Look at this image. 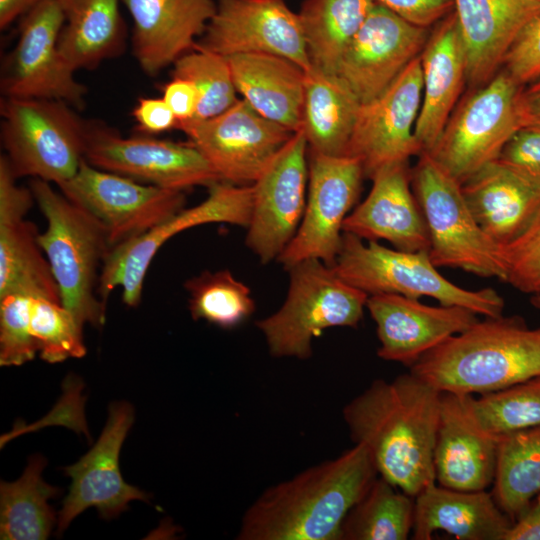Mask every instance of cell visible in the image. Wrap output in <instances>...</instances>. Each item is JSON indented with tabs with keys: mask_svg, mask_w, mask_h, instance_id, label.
<instances>
[{
	"mask_svg": "<svg viewBox=\"0 0 540 540\" xmlns=\"http://www.w3.org/2000/svg\"><path fill=\"white\" fill-rule=\"evenodd\" d=\"M441 397L409 372L375 380L343 408L352 440L368 449L378 474L412 498L436 483Z\"/></svg>",
	"mask_w": 540,
	"mask_h": 540,
	"instance_id": "obj_1",
	"label": "cell"
},
{
	"mask_svg": "<svg viewBox=\"0 0 540 540\" xmlns=\"http://www.w3.org/2000/svg\"><path fill=\"white\" fill-rule=\"evenodd\" d=\"M378 472L361 443L265 489L246 509L238 540H340L342 523Z\"/></svg>",
	"mask_w": 540,
	"mask_h": 540,
	"instance_id": "obj_2",
	"label": "cell"
},
{
	"mask_svg": "<svg viewBox=\"0 0 540 540\" xmlns=\"http://www.w3.org/2000/svg\"><path fill=\"white\" fill-rule=\"evenodd\" d=\"M410 372L440 392L485 394L540 375V327L485 317L424 354Z\"/></svg>",
	"mask_w": 540,
	"mask_h": 540,
	"instance_id": "obj_3",
	"label": "cell"
},
{
	"mask_svg": "<svg viewBox=\"0 0 540 540\" xmlns=\"http://www.w3.org/2000/svg\"><path fill=\"white\" fill-rule=\"evenodd\" d=\"M29 187L47 220L38 234L57 283L61 304L83 328H101L106 305L97 294L103 263L112 249L103 225L85 209L68 199L52 183L32 178Z\"/></svg>",
	"mask_w": 540,
	"mask_h": 540,
	"instance_id": "obj_4",
	"label": "cell"
},
{
	"mask_svg": "<svg viewBox=\"0 0 540 540\" xmlns=\"http://www.w3.org/2000/svg\"><path fill=\"white\" fill-rule=\"evenodd\" d=\"M333 269L345 282L368 295L431 297L441 305L463 307L484 317L502 315L505 306L504 299L492 288L469 290L449 281L431 262L427 251H402L377 241L365 244L349 233H343Z\"/></svg>",
	"mask_w": 540,
	"mask_h": 540,
	"instance_id": "obj_5",
	"label": "cell"
},
{
	"mask_svg": "<svg viewBox=\"0 0 540 540\" xmlns=\"http://www.w3.org/2000/svg\"><path fill=\"white\" fill-rule=\"evenodd\" d=\"M289 289L278 311L256 322L274 357L308 359L325 329L356 328L368 294L341 279L333 267L308 259L288 269Z\"/></svg>",
	"mask_w": 540,
	"mask_h": 540,
	"instance_id": "obj_6",
	"label": "cell"
},
{
	"mask_svg": "<svg viewBox=\"0 0 540 540\" xmlns=\"http://www.w3.org/2000/svg\"><path fill=\"white\" fill-rule=\"evenodd\" d=\"M1 143L17 178L56 186L71 179L84 160L88 122L66 102L39 98L1 100Z\"/></svg>",
	"mask_w": 540,
	"mask_h": 540,
	"instance_id": "obj_7",
	"label": "cell"
},
{
	"mask_svg": "<svg viewBox=\"0 0 540 540\" xmlns=\"http://www.w3.org/2000/svg\"><path fill=\"white\" fill-rule=\"evenodd\" d=\"M419 156L411 170V185L427 224L431 262L437 268L505 281L500 245L476 221L461 184L427 152Z\"/></svg>",
	"mask_w": 540,
	"mask_h": 540,
	"instance_id": "obj_8",
	"label": "cell"
},
{
	"mask_svg": "<svg viewBox=\"0 0 540 540\" xmlns=\"http://www.w3.org/2000/svg\"><path fill=\"white\" fill-rule=\"evenodd\" d=\"M518 84L504 69L474 88L454 111L434 147L427 152L461 185L499 158L521 127Z\"/></svg>",
	"mask_w": 540,
	"mask_h": 540,
	"instance_id": "obj_9",
	"label": "cell"
},
{
	"mask_svg": "<svg viewBox=\"0 0 540 540\" xmlns=\"http://www.w3.org/2000/svg\"><path fill=\"white\" fill-rule=\"evenodd\" d=\"M208 188V196L201 203L183 208L145 234L111 249L103 263L97 288V294L106 306L116 287H121L125 305L137 307L140 304L144 279L154 256L175 235L209 223L247 228L252 211V185L219 181Z\"/></svg>",
	"mask_w": 540,
	"mask_h": 540,
	"instance_id": "obj_10",
	"label": "cell"
},
{
	"mask_svg": "<svg viewBox=\"0 0 540 540\" xmlns=\"http://www.w3.org/2000/svg\"><path fill=\"white\" fill-rule=\"evenodd\" d=\"M58 189L105 228L112 248L145 234L185 208L184 191L144 184L90 165Z\"/></svg>",
	"mask_w": 540,
	"mask_h": 540,
	"instance_id": "obj_11",
	"label": "cell"
},
{
	"mask_svg": "<svg viewBox=\"0 0 540 540\" xmlns=\"http://www.w3.org/2000/svg\"><path fill=\"white\" fill-rule=\"evenodd\" d=\"M21 18L18 40L1 70L2 95L59 100L83 109L87 87L76 80L58 46L64 16L57 0L42 2Z\"/></svg>",
	"mask_w": 540,
	"mask_h": 540,
	"instance_id": "obj_12",
	"label": "cell"
},
{
	"mask_svg": "<svg viewBox=\"0 0 540 540\" xmlns=\"http://www.w3.org/2000/svg\"><path fill=\"white\" fill-rule=\"evenodd\" d=\"M309 180L300 226L277 259L285 269L308 259L333 267L343 240V222L356 203L365 177L352 156L308 153Z\"/></svg>",
	"mask_w": 540,
	"mask_h": 540,
	"instance_id": "obj_13",
	"label": "cell"
},
{
	"mask_svg": "<svg viewBox=\"0 0 540 540\" xmlns=\"http://www.w3.org/2000/svg\"><path fill=\"white\" fill-rule=\"evenodd\" d=\"M84 159L96 168L173 190L209 187L221 181L190 142L123 137L113 128L95 122H88Z\"/></svg>",
	"mask_w": 540,
	"mask_h": 540,
	"instance_id": "obj_14",
	"label": "cell"
},
{
	"mask_svg": "<svg viewBox=\"0 0 540 540\" xmlns=\"http://www.w3.org/2000/svg\"><path fill=\"white\" fill-rule=\"evenodd\" d=\"M220 180L254 183L295 132L256 112L239 99L225 112L202 121L179 123Z\"/></svg>",
	"mask_w": 540,
	"mask_h": 540,
	"instance_id": "obj_15",
	"label": "cell"
},
{
	"mask_svg": "<svg viewBox=\"0 0 540 540\" xmlns=\"http://www.w3.org/2000/svg\"><path fill=\"white\" fill-rule=\"evenodd\" d=\"M309 146L296 131L252 184L246 245L262 263L277 260L295 236L306 207Z\"/></svg>",
	"mask_w": 540,
	"mask_h": 540,
	"instance_id": "obj_16",
	"label": "cell"
},
{
	"mask_svg": "<svg viewBox=\"0 0 540 540\" xmlns=\"http://www.w3.org/2000/svg\"><path fill=\"white\" fill-rule=\"evenodd\" d=\"M422 89L419 56L383 93L361 105L346 155L361 162L365 177L423 152L415 134Z\"/></svg>",
	"mask_w": 540,
	"mask_h": 540,
	"instance_id": "obj_17",
	"label": "cell"
},
{
	"mask_svg": "<svg viewBox=\"0 0 540 540\" xmlns=\"http://www.w3.org/2000/svg\"><path fill=\"white\" fill-rule=\"evenodd\" d=\"M429 36L428 27L404 19L376 0L344 51L336 75L366 104L421 55Z\"/></svg>",
	"mask_w": 540,
	"mask_h": 540,
	"instance_id": "obj_18",
	"label": "cell"
},
{
	"mask_svg": "<svg viewBox=\"0 0 540 540\" xmlns=\"http://www.w3.org/2000/svg\"><path fill=\"white\" fill-rule=\"evenodd\" d=\"M133 421L134 410L128 402H113L97 442L76 463L63 468L71 484L58 513L57 536L90 507L110 520L127 510L132 500L149 502L145 492L124 481L119 469L121 446Z\"/></svg>",
	"mask_w": 540,
	"mask_h": 540,
	"instance_id": "obj_19",
	"label": "cell"
},
{
	"mask_svg": "<svg viewBox=\"0 0 540 540\" xmlns=\"http://www.w3.org/2000/svg\"><path fill=\"white\" fill-rule=\"evenodd\" d=\"M196 45L225 57L276 55L310 69L298 13L284 0H218Z\"/></svg>",
	"mask_w": 540,
	"mask_h": 540,
	"instance_id": "obj_20",
	"label": "cell"
},
{
	"mask_svg": "<svg viewBox=\"0 0 540 540\" xmlns=\"http://www.w3.org/2000/svg\"><path fill=\"white\" fill-rule=\"evenodd\" d=\"M376 324L378 356L407 367L449 337L478 321L459 306H429L418 299L390 293L369 295L366 303Z\"/></svg>",
	"mask_w": 540,
	"mask_h": 540,
	"instance_id": "obj_21",
	"label": "cell"
},
{
	"mask_svg": "<svg viewBox=\"0 0 540 540\" xmlns=\"http://www.w3.org/2000/svg\"><path fill=\"white\" fill-rule=\"evenodd\" d=\"M0 156V297L23 292L61 302L48 260L38 244L37 226L26 219L34 200L30 187L17 184Z\"/></svg>",
	"mask_w": 540,
	"mask_h": 540,
	"instance_id": "obj_22",
	"label": "cell"
},
{
	"mask_svg": "<svg viewBox=\"0 0 540 540\" xmlns=\"http://www.w3.org/2000/svg\"><path fill=\"white\" fill-rule=\"evenodd\" d=\"M372 187L343 222V233L367 241L385 240L402 251H429L427 224L411 185L408 163L385 166Z\"/></svg>",
	"mask_w": 540,
	"mask_h": 540,
	"instance_id": "obj_23",
	"label": "cell"
},
{
	"mask_svg": "<svg viewBox=\"0 0 540 540\" xmlns=\"http://www.w3.org/2000/svg\"><path fill=\"white\" fill-rule=\"evenodd\" d=\"M132 21V53L156 76L193 50L215 14L214 0H122Z\"/></svg>",
	"mask_w": 540,
	"mask_h": 540,
	"instance_id": "obj_24",
	"label": "cell"
},
{
	"mask_svg": "<svg viewBox=\"0 0 540 540\" xmlns=\"http://www.w3.org/2000/svg\"><path fill=\"white\" fill-rule=\"evenodd\" d=\"M467 58V83L477 88L493 78L512 44L540 15V0H454Z\"/></svg>",
	"mask_w": 540,
	"mask_h": 540,
	"instance_id": "obj_25",
	"label": "cell"
},
{
	"mask_svg": "<svg viewBox=\"0 0 540 540\" xmlns=\"http://www.w3.org/2000/svg\"><path fill=\"white\" fill-rule=\"evenodd\" d=\"M430 33L420 55L422 102L415 134L423 152L441 136L467 82V58L454 11Z\"/></svg>",
	"mask_w": 540,
	"mask_h": 540,
	"instance_id": "obj_26",
	"label": "cell"
},
{
	"mask_svg": "<svg viewBox=\"0 0 540 540\" xmlns=\"http://www.w3.org/2000/svg\"><path fill=\"white\" fill-rule=\"evenodd\" d=\"M498 439L470 420L458 395L442 392L434 446L436 482L460 491L486 490L494 480Z\"/></svg>",
	"mask_w": 540,
	"mask_h": 540,
	"instance_id": "obj_27",
	"label": "cell"
},
{
	"mask_svg": "<svg viewBox=\"0 0 540 540\" xmlns=\"http://www.w3.org/2000/svg\"><path fill=\"white\" fill-rule=\"evenodd\" d=\"M461 186L476 221L500 246L512 242L540 216V188L498 159Z\"/></svg>",
	"mask_w": 540,
	"mask_h": 540,
	"instance_id": "obj_28",
	"label": "cell"
},
{
	"mask_svg": "<svg viewBox=\"0 0 540 540\" xmlns=\"http://www.w3.org/2000/svg\"><path fill=\"white\" fill-rule=\"evenodd\" d=\"M513 520L492 492L428 486L414 498L413 538L429 540L441 530L461 540H504Z\"/></svg>",
	"mask_w": 540,
	"mask_h": 540,
	"instance_id": "obj_29",
	"label": "cell"
},
{
	"mask_svg": "<svg viewBox=\"0 0 540 540\" xmlns=\"http://www.w3.org/2000/svg\"><path fill=\"white\" fill-rule=\"evenodd\" d=\"M241 99L263 117L293 132L300 130L306 70L271 54L227 57Z\"/></svg>",
	"mask_w": 540,
	"mask_h": 540,
	"instance_id": "obj_30",
	"label": "cell"
},
{
	"mask_svg": "<svg viewBox=\"0 0 540 540\" xmlns=\"http://www.w3.org/2000/svg\"><path fill=\"white\" fill-rule=\"evenodd\" d=\"M64 16L59 50L76 72L92 70L125 49L122 0H57Z\"/></svg>",
	"mask_w": 540,
	"mask_h": 540,
	"instance_id": "obj_31",
	"label": "cell"
},
{
	"mask_svg": "<svg viewBox=\"0 0 540 540\" xmlns=\"http://www.w3.org/2000/svg\"><path fill=\"white\" fill-rule=\"evenodd\" d=\"M361 105L338 75L314 68L307 70L300 129L309 150L346 155Z\"/></svg>",
	"mask_w": 540,
	"mask_h": 540,
	"instance_id": "obj_32",
	"label": "cell"
},
{
	"mask_svg": "<svg viewBox=\"0 0 540 540\" xmlns=\"http://www.w3.org/2000/svg\"><path fill=\"white\" fill-rule=\"evenodd\" d=\"M376 0H304L298 12L310 68L336 74Z\"/></svg>",
	"mask_w": 540,
	"mask_h": 540,
	"instance_id": "obj_33",
	"label": "cell"
},
{
	"mask_svg": "<svg viewBox=\"0 0 540 540\" xmlns=\"http://www.w3.org/2000/svg\"><path fill=\"white\" fill-rule=\"evenodd\" d=\"M46 460L33 455L22 476L0 483V538L2 540L47 539L58 518L48 501L61 493L42 479Z\"/></svg>",
	"mask_w": 540,
	"mask_h": 540,
	"instance_id": "obj_34",
	"label": "cell"
},
{
	"mask_svg": "<svg viewBox=\"0 0 540 540\" xmlns=\"http://www.w3.org/2000/svg\"><path fill=\"white\" fill-rule=\"evenodd\" d=\"M492 495L513 520L540 497V426L499 435Z\"/></svg>",
	"mask_w": 540,
	"mask_h": 540,
	"instance_id": "obj_35",
	"label": "cell"
},
{
	"mask_svg": "<svg viewBox=\"0 0 540 540\" xmlns=\"http://www.w3.org/2000/svg\"><path fill=\"white\" fill-rule=\"evenodd\" d=\"M414 498L377 477L345 517L340 540H405L413 529Z\"/></svg>",
	"mask_w": 540,
	"mask_h": 540,
	"instance_id": "obj_36",
	"label": "cell"
},
{
	"mask_svg": "<svg viewBox=\"0 0 540 540\" xmlns=\"http://www.w3.org/2000/svg\"><path fill=\"white\" fill-rule=\"evenodd\" d=\"M458 396L470 420L487 433L502 435L540 426V375L478 397Z\"/></svg>",
	"mask_w": 540,
	"mask_h": 540,
	"instance_id": "obj_37",
	"label": "cell"
},
{
	"mask_svg": "<svg viewBox=\"0 0 540 540\" xmlns=\"http://www.w3.org/2000/svg\"><path fill=\"white\" fill-rule=\"evenodd\" d=\"M189 294L188 307L194 320H205L231 329L255 311L249 287L229 270L203 271L184 284Z\"/></svg>",
	"mask_w": 540,
	"mask_h": 540,
	"instance_id": "obj_38",
	"label": "cell"
},
{
	"mask_svg": "<svg viewBox=\"0 0 540 540\" xmlns=\"http://www.w3.org/2000/svg\"><path fill=\"white\" fill-rule=\"evenodd\" d=\"M172 76L189 80L197 91L198 107L190 121L213 118L239 100L227 57L197 45L173 64Z\"/></svg>",
	"mask_w": 540,
	"mask_h": 540,
	"instance_id": "obj_39",
	"label": "cell"
},
{
	"mask_svg": "<svg viewBox=\"0 0 540 540\" xmlns=\"http://www.w3.org/2000/svg\"><path fill=\"white\" fill-rule=\"evenodd\" d=\"M30 330L40 358L49 363L86 354L83 328L61 304L44 297H32Z\"/></svg>",
	"mask_w": 540,
	"mask_h": 540,
	"instance_id": "obj_40",
	"label": "cell"
},
{
	"mask_svg": "<svg viewBox=\"0 0 540 540\" xmlns=\"http://www.w3.org/2000/svg\"><path fill=\"white\" fill-rule=\"evenodd\" d=\"M32 297L13 292L0 297V365L19 366L38 352L30 330Z\"/></svg>",
	"mask_w": 540,
	"mask_h": 540,
	"instance_id": "obj_41",
	"label": "cell"
},
{
	"mask_svg": "<svg viewBox=\"0 0 540 540\" xmlns=\"http://www.w3.org/2000/svg\"><path fill=\"white\" fill-rule=\"evenodd\" d=\"M505 282L527 294H540V216L512 242L500 246Z\"/></svg>",
	"mask_w": 540,
	"mask_h": 540,
	"instance_id": "obj_42",
	"label": "cell"
},
{
	"mask_svg": "<svg viewBox=\"0 0 540 540\" xmlns=\"http://www.w3.org/2000/svg\"><path fill=\"white\" fill-rule=\"evenodd\" d=\"M503 67L521 86L540 79V15L518 35L504 59Z\"/></svg>",
	"mask_w": 540,
	"mask_h": 540,
	"instance_id": "obj_43",
	"label": "cell"
},
{
	"mask_svg": "<svg viewBox=\"0 0 540 540\" xmlns=\"http://www.w3.org/2000/svg\"><path fill=\"white\" fill-rule=\"evenodd\" d=\"M540 188V127L522 126L498 158Z\"/></svg>",
	"mask_w": 540,
	"mask_h": 540,
	"instance_id": "obj_44",
	"label": "cell"
},
{
	"mask_svg": "<svg viewBox=\"0 0 540 540\" xmlns=\"http://www.w3.org/2000/svg\"><path fill=\"white\" fill-rule=\"evenodd\" d=\"M404 19L431 27L454 10V0H377Z\"/></svg>",
	"mask_w": 540,
	"mask_h": 540,
	"instance_id": "obj_45",
	"label": "cell"
},
{
	"mask_svg": "<svg viewBox=\"0 0 540 540\" xmlns=\"http://www.w3.org/2000/svg\"><path fill=\"white\" fill-rule=\"evenodd\" d=\"M137 127L145 134H159L177 127L178 121L161 97H141L132 111Z\"/></svg>",
	"mask_w": 540,
	"mask_h": 540,
	"instance_id": "obj_46",
	"label": "cell"
},
{
	"mask_svg": "<svg viewBox=\"0 0 540 540\" xmlns=\"http://www.w3.org/2000/svg\"><path fill=\"white\" fill-rule=\"evenodd\" d=\"M162 92V98L174 113L178 124L194 118L198 107V94L189 80L172 76Z\"/></svg>",
	"mask_w": 540,
	"mask_h": 540,
	"instance_id": "obj_47",
	"label": "cell"
},
{
	"mask_svg": "<svg viewBox=\"0 0 540 540\" xmlns=\"http://www.w3.org/2000/svg\"><path fill=\"white\" fill-rule=\"evenodd\" d=\"M504 540H540V497L513 522Z\"/></svg>",
	"mask_w": 540,
	"mask_h": 540,
	"instance_id": "obj_48",
	"label": "cell"
},
{
	"mask_svg": "<svg viewBox=\"0 0 540 540\" xmlns=\"http://www.w3.org/2000/svg\"><path fill=\"white\" fill-rule=\"evenodd\" d=\"M518 113L522 126L540 127V79L523 88L518 95Z\"/></svg>",
	"mask_w": 540,
	"mask_h": 540,
	"instance_id": "obj_49",
	"label": "cell"
},
{
	"mask_svg": "<svg viewBox=\"0 0 540 540\" xmlns=\"http://www.w3.org/2000/svg\"><path fill=\"white\" fill-rule=\"evenodd\" d=\"M46 0H0V28L6 29L19 17Z\"/></svg>",
	"mask_w": 540,
	"mask_h": 540,
	"instance_id": "obj_50",
	"label": "cell"
},
{
	"mask_svg": "<svg viewBox=\"0 0 540 540\" xmlns=\"http://www.w3.org/2000/svg\"><path fill=\"white\" fill-rule=\"evenodd\" d=\"M535 301H536L537 303H540V294H539L538 296H536Z\"/></svg>",
	"mask_w": 540,
	"mask_h": 540,
	"instance_id": "obj_51",
	"label": "cell"
}]
</instances>
